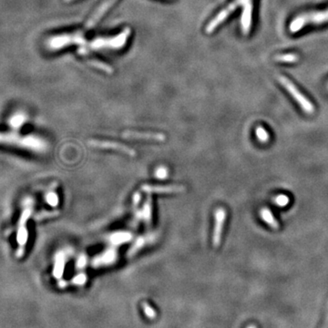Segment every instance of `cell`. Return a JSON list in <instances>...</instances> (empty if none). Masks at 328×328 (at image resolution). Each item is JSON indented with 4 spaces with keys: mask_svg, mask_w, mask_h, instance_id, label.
<instances>
[{
    "mask_svg": "<svg viewBox=\"0 0 328 328\" xmlns=\"http://www.w3.org/2000/svg\"><path fill=\"white\" fill-rule=\"evenodd\" d=\"M131 34L129 27L120 32V34L108 37V38H96L90 41L85 39L83 32L66 33L56 35L47 40V47L51 51H58L70 45H78V54L82 56L88 55L91 51L108 49V50H120L126 44L128 38Z\"/></svg>",
    "mask_w": 328,
    "mask_h": 328,
    "instance_id": "cell-1",
    "label": "cell"
},
{
    "mask_svg": "<svg viewBox=\"0 0 328 328\" xmlns=\"http://www.w3.org/2000/svg\"><path fill=\"white\" fill-rule=\"evenodd\" d=\"M243 6L241 16L242 31L245 35H248L251 31L252 25V0H234L209 22L208 25L205 27V32L207 34H212L232 13L236 10V8H238V6Z\"/></svg>",
    "mask_w": 328,
    "mask_h": 328,
    "instance_id": "cell-2",
    "label": "cell"
},
{
    "mask_svg": "<svg viewBox=\"0 0 328 328\" xmlns=\"http://www.w3.org/2000/svg\"><path fill=\"white\" fill-rule=\"evenodd\" d=\"M23 208L19 215V221L17 223V235L16 240L18 248L15 252V255L18 259H21L25 255L27 241H28V230H27V221L31 217L34 207V202L30 198L26 199L22 203Z\"/></svg>",
    "mask_w": 328,
    "mask_h": 328,
    "instance_id": "cell-3",
    "label": "cell"
},
{
    "mask_svg": "<svg viewBox=\"0 0 328 328\" xmlns=\"http://www.w3.org/2000/svg\"><path fill=\"white\" fill-rule=\"evenodd\" d=\"M0 145L35 152L43 148V143L37 137L30 135H20L15 131L0 132Z\"/></svg>",
    "mask_w": 328,
    "mask_h": 328,
    "instance_id": "cell-4",
    "label": "cell"
},
{
    "mask_svg": "<svg viewBox=\"0 0 328 328\" xmlns=\"http://www.w3.org/2000/svg\"><path fill=\"white\" fill-rule=\"evenodd\" d=\"M328 23V7L324 10L303 13L296 17L289 24V31L297 33L305 26L323 25Z\"/></svg>",
    "mask_w": 328,
    "mask_h": 328,
    "instance_id": "cell-5",
    "label": "cell"
},
{
    "mask_svg": "<svg viewBox=\"0 0 328 328\" xmlns=\"http://www.w3.org/2000/svg\"><path fill=\"white\" fill-rule=\"evenodd\" d=\"M278 82L294 98V100L297 101L305 113L313 114L315 112V106L312 104V102L298 89L297 86L291 82L288 78L283 75H279Z\"/></svg>",
    "mask_w": 328,
    "mask_h": 328,
    "instance_id": "cell-6",
    "label": "cell"
},
{
    "mask_svg": "<svg viewBox=\"0 0 328 328\" xmlns=\"http://www.w3.org/2000/svg\"><path fill=\"white\" fill-rule=\"evenodd\" d=\"M88 145L97 148V149H103V150H113L117 152H122L124 154H127L131 157H135L136 156V152L120 142H114V141H109V140H98V139H90L88 140Z\"/></svg>",
    "mask_w": 328,
    "mask_h": 328,
    "instance_id": "cell-7",
    "label": "cell"
},
{
    "mask_svg": "<svg viewBox=\"0 0 328 328\" xmlns=\"http://www.w3.org/2000/svg\"><path fill=\"white\" fill-rule=\"evenodd\" d=\"M141 191L147 193H182L186 191L184 185H150L144 184L141 186Z\"/></svg>",
    "mask_w": 328,
    "mask_h": 328,
    "instance_id": "cell-8",
    "label": "cell"
},
{
    "mask_svg": "<svg viewBox=\"0 0 328 328\" xmlns=\"http://www.w3.org/2000/svg\"><path fill=\"white\" fill-rule=\"evenodd\" d=\"M226 211L223 208H218L215 211V223L213 234V246L218 247L221 245V235L223 225L226 220Z\"/></svg>",
    "mask_w": 328,
    "mask_h": 328,
    "instance_id": "cell-9",
    "label": "cell"
},
{
    "mask_svg": "<svg viewBox=\"0 0 328 328\" xmlns=\"http://www.w3.org/2000/svg\"><path fill=\"white\" fill-rule=\"evenodd\" d=\"M122 137L129 139H142V140H152V141H165L166 136L164 133H140L135 131H125L122 133Z\"/></svg>",
    "mask_w": 328,
    "mask_h": 328,
    "instance_id": "cell-10",
    "label": "cell"
},
{
    "mask_svg": "<svg viewBox=\"0 0 328 328\" xmlns=\"http://www.w3.org/2000/svg\"><path fill=\"white\" fill-rule=\"evenodd\" d=\"M116 1L117 0H105L101 6L97 8V10L92 14V16L88 19L86 25H85V29H89V28L93 27L97 24V22L104 16V14L110 8V6L115 4Z\"/></svg>",
    "mask_w": 328,
    "mask_h": 328,
    "instance_id": "cell-11",
    "label": "cell"
},
{
    "mask_svg": "<svg viewBox=\"0 0 328 328\" xmlns=\"http://www.w3.org/2000/svg\"><path fill=\"white\" fill-rule=\"evenodd\" d=\"M27 116L22 112L14 113L8 120V125L12 129V131H18L21 127L24 126Z\"/></svg>",
    "mask_w": 328,
    "mask_h": 328,
    "instance_id": "cell-12",
    "label": "cell"
},
{
    "mask_svg": "<svg viewBox=\"0 0 328 328\" xmlns=\"http://www.w3.org/2000/svg\"><path fill=\"white\" fill-rule=\"evenodd\" d=\"M260 216L263 221H265L273 229L279 228V222L275 217L272 214L271 211L268 208H262L260 210Z\"/></svg>",
    "mask_w": 328,
    "mask_h": 328,
    "instance_id": "cell-13",
    "label": "cell"
},
{
    "mask_svg": "<svg viewBox=\"0 0 328 328\" xmlns=\"http://www.w3.org/2000/svg\"><path fill=\"white\" fill-rule=\"evenodd\" d=\"M64 267H65V257L62 252L57 253L56 261H55V265H54V271L53 274L55 278H60L62 276L64 272Z\"/></svg>",
    "mask_w": 328,
    "mask_h": 328,
    "instance_id": "cell-14",
    "label": "cell"
},
{
    "mask_svg": "<svg viewBox=\"0 0 328 328\" xmlns=\"http://www.w3.org/2000/svg\"><path fill=\"white\" fill-rule=\"evenodd\" d=\"M299 57L297 54L294 53H287V54H280V55H276L274 57V60L278 61V62H282V63H295L298 61Z\"/></svg>",
    "mask_w": 328,
    "mask_h": 328,
    "instance_id": "cell-15",
    "label": "cell"
},
{
    "mask_svg": "<svg viewBox=\"0 0 328 328\" xmlns=\"http://www.w3.org/2000/svg\"><path fill=\"white\" fill-rule=\"evenodd\" d=\"M152 199L149 196L145 203H144V207H143V217L145 219L146 223L148 225H150L151 221H152Z\"/></svg>",
    "mask_w": 328,
    "mask_h": 328,
    "instance_id": "cell-16",
    "label": "cell"
},
{
    "mask_svg": "<svg viewBox=\"0 0 328 328\" xmlns=\"http://www.w3.org/2000/svg\"><path fill=\"white\" fill-rule=\"evenodd\" d=\"M60 215V212L55 210V211H45V212H41L38 215L34 216V220L35 221H41L44 219H48V218H53Z\"/></svg>",
    "mask_w": 328,
    "mask_h": 328,
    "instance_id": "cell-17",
    "label": "cell"
},
{
    "mask_svg": "<svg viewBox=\"0 0 328 328\" xmlns=\"http://www.w3.org/2000/svg\"><path fill=\"white\" fill-rule=\"evenodd\" d=\"M255 133H256V136L258 138L259 140L261 142H267L269 140V134L266 132L264 127L258 126L256 128V131H255Z\"/></svg>",
    "mask_w": 328,
    "mask_h": 328,
    "instance_id": "cell-18",
    "label": "cell"
},
{
    "mask_svg": "<svg viewBox=\"0 0 328 328\" xmlns=\"http://www.w3.org/2000/svg\"><path fill=\"white\" fill-rule=\"evenodd\" d=\"M88 63L92 65L93 67L97 68V69H100V70L106 71L108 73H111L112 72V69L109 66H108L106 64L102 63V62H100L98 60H89Z\"/></svg>",
    "mask_w": 328,
    "mask_h": 328,
    "instance_id": "cell-19",
    "label": "cell"
},
{
    "mask_svg": "<svg viewBox=\"0 0 328 328\" xmlns=\"http://www.w3.org/2000/svg\"><path fill=\"white\" fill-rule=\"evenodd\" d=\"M274 203L280 206V207H284L289 203V198L284 194H280V195L276 196L273 200Z\"/></svg>",
    "mask_w": 328,
    "mask_h": 328,
    "instance_id": "cell-20",
    "label": "cell"
},
{
    "mask_svg": "<svg viewBox=\"0 0 328 328\" xmlns=\"http://www.w3.org/2000/svg\"><path fill=\"white\" fill-rule=\"evenodd\" d=\"M46 200L52 206H56L57 202H58V198H57V194L54 193V192H49L46 196Z\"/></svg>",
    "mask_w": 328,
    "mask_h": 328,
    "instance_id": "cell-21",
    "label": "cell"
},
{
    "mask_svg": "<svg viewBox=\"0 0 328 328\" xmlns=\"http://www.w3.org/2000/svg\"><path fill=\"white\" fill-rule=\"evenodd\" d=\"M139 201H140V193L139 192H136L133 197V206L137 207L139 204Z\"/></svg>",
    "mask_w": 328,
    "mask_h": 328,
    "instance_id": "cell-22",
    "label": "cell"
},
{
    "mask_svg": "<svg viewBox=\"0 0 328 328\" xmlns=\"http://www.w3.org/2000/svg\"><path fill=\"white\" fill-rule=\"evenodd\" d=\"M321 328H328V306H327V313H326V316H325V320H324V323H323L322 327Z\"/></svg>",
    "mask_w": 328,
    "mask_h": 328,
    "instance_id": "cell-23",
    "label": "cell"
},
{
    "mask_svg": "<svg viewBox=\"0 0 328 328\" xmlns=\"http://www.w3.org/2000/svg\"><path fill=\"white\" fill-rule=\"evenodd\" d=\"M256 328V327H254V326H250V327H249V328Z\"/></svg>",
    "mask_w": 328,
    "mask_h": 328,
    "instance_id": "cell-24",
    "label": "cell"
}]
</instances>
